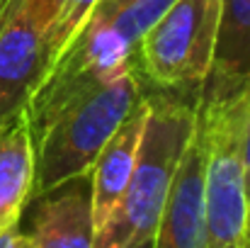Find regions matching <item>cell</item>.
Here are the masks:
<instances>
[{
	"label": "cell",
	"mask_w": 250,
	"mask_h": 248,
	"mask_svg": "<svg viewBox=\"0 0 250 248\" xmlns=\"http://www.w3.org/2000/svg\"><path fill=\"white\" fill-rule=\"evenodd\" d=\"M148 112V88L144 97L134 105V110L126 114V119L117 127V132L109 136V141L97 154L95 163L90 168V187H92V219H95V234L100 226L109 219L114 207L119 204L126 182L131 178V170L136 163L141 132Z\"/></svg>",
	"instance_id": "cell-8"
},
{
	"label": "cell",
	"mask_w": 250,
	"mask_h": 248,
	"mask_svg": "<svg viewBox=\"0 0 250 248\" xmlns=\"http://www.w3.org/2000/svg\"><path fill=\"white\" fill-rule=\"evenodd\" d=\"M0 248H32V239L20 229V222H15L0 229Z\"/></svg>",
	"instance_id": "cell-14"
},
{
	"label": "cell",
	"mask_w": 250,
	"mask_h": 248,
	"mask_svg": "<svg viewBox=\"0 0 250 248\" xmlns=\"http://www.w3.org/2000/svg\"><path fill=\"white\" fill-rule=\"evenodd\" d=\"M32 248H92V187L90 173L66 180L32 197Z\"/></svg>",
	"instance_id": "cell-6"
},
{
	"label": "cell",
	"mask_w": 250,
	"mask_h": 248,
	"mask_svg": "<svg viewBox=\"0 0 250 248\" xmlns=\"http://www.w3.org/2000/svg\"><path fill=\"white\" fill-rule=\"evenodd\" d=\"M248 88L221 102L204 105L199 100L197 124L204 144V248H246L248 241L243 182Z\"/></svg>",
	"instance_id": "cell-3"
},
{
	"label": "cell",
	"mask_w": 250,
	"mask_h": 248,
	"mask_svg": "<svg viewBox=\"0 0 250 248\" xmlns=\"http://www.w3.org/2000/svg\"><path fill=\"white\" fill-rule=\"evenodd\" d=\"M34 187V141L27 112L0 124V229L22 219Z\"/></svg>",
	"instance_id": "cell-10"
},
{
	"label": "cell",
	"mask_w": 250,
	"mask_h": 248,
	"mask_svg": "<svg viewBox=\"0 0 250 248\" xmlns=\"http://www.w3.org/2000/svg\"><path fill=\"white\" fill-rule=\"evenodd\" d=\"M219 34V0H175L136 44V68L153 92L202 100Z\"/></svg>",
	"instance_id": "cell-4"
},
{
	"label": "cell",
	"mask_w": 250,
	"mask_h": 248,
	"mask_svg": "<svg viewBox=\"0 0 250 248\" xmlns=\"http://www.w3.org/2000/svg\"><path fill=\"white\" fill-rule=\"evenodd\" d=\"M250 85V0H219V34L202 102H221Z\"/></svg>",
	"instance_id": "cell-9"
},
{
	"label": "cell",
	"mask_w": 250,
	"mask_h": 248,
	"mask_svg": "<svg viewBox=\"0 0 250 248\" xmlns=\"http://www.w3.org/2000/svg\"><path fill=\"white\" fill-rule=\"evenodd\" d=\"M61 2L63 0H0V27L7 20H12L17 12H24L39 27H44V32H46L49 24L54 22Z\"/></svg>",
	"instance_id": "cell-12"
},
{
	"label": "cell",
	"mask_w": 250,
	"mask_h": 248,
	"mask_svg": "<svg viewBox=\"0 0 250 248\" xmlns=\"http://www.w3.org/2000/svg\"><path fill=\"white\" fill-rule=\"evenodd\" d=\"M126 248H153V236H151V239H141V241H134L131 246H126Z\"/></svg>",
	"instance_id": "cell-15"
},
{
	"label": "cell",
	"mask_w": 250,
	"mask_h": 248,
	"mask_svg": "<svg viewBox=\"0 0 250 248\" xmlns=\"http://www.w3.org/2000/svg\"><path fill=\"white\" fill-rule=\"evenodd\" d=\"M44 27L17 12L0 27V124L24 112L44 76Z\"/></svg>",
	"instance_id": "cell-7"
},
{
	"label": "cell",
	"mask_w": 250,
	"mask_h": 248,
	"mask_svg": "<svg viewBox=\"0 0 250 248\" xmlns=\"http://www.w3.org/2000/svg\"><path fill=\"white\" fill-rule=\"evenodd\" d=\"M248 248H250V246H248Z\"/></svg>",
	"instance_id": "cell-16"
},
{
	"label": "cell",
	"mask_w": 250,
	"mask_h": 248,
	"mask_svg": "<svg viewBox=\"0 0 250 248\" xmlns=\"http://www.w3.org/2000/svg\"><path fill=\"white\" fill-rule=\"evenodd\" d=\"M243 182H246V202H248V241L250 246V88H248V114H246V132H243Z\"/></svg>",
	"instance_id": "cell-13"
},
{
	"label": "cell",
	"mask_w": 250,
	"mask_h": 248,
	"mask_svg": "<svg viewBox=\"0 0 250 248\" xmlns=\"http://www.w3.org/2000/svg\"><path fill=\"white\" fill-rule=\"evenodd\" d=\"M95 5H97V0H63L61 2L54 22L49 24V29L44 34V56H46L44 73L59 59V54L66 49V44L76 37V32L81 29V24Z\"/></svg>",
	"instance_id": "cell-11"
},
{
	"label": "cell",
	"mask_w": 250,
	"mask_h": 248,
	"mask_svg": "<svg viewBox=\"0 0 250 248\" xmlns=\"http://www.w3.org/2000/svg\"><path fill=\"white\" fill-rule=\"evenodd\" d=\"M153 248H204V144L199 124L185 146L153 231Z\"/></svg>",
	"instance_id": "cell-5"
},
{
	"label": "cell",
	"mask_w": 250,
	"mask_h": 248,
	"mask_svg": "<svg viewBox=\"0 0 250 248\" xmlns=\"http://www.w3.org/2000/svg\"><path fill=\"white\" fill-rule=\"evenodd\" d=\"M144 92L146 85L139 68L129 66L114 78L61 102L42 122L29 127L34 141L32 197L90 173L102 146Z\"/></svg>",
	"instance_id": "cell-1"
},
{
	"label": "cell",
	"mask_w": 250,
	"mask_h": 248,
	"mask_svg": "<svg viewBox=\"0 0 250 248\" xmlns=\"http://www.w3.org/2000/svg\"><path fill=\"white\" fill-rule=\"evenodd\" d=\"M197 110L199 100L163 92L148 95V112L131 178L119 204L95 234L92 248H126L153 236L180 158L194 132Z\"/></svg>",
	"instance_id": "cell-2"
}]
</instances>
